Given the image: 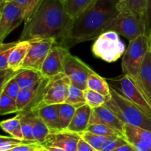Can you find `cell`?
<instances>
[{"instance_id":"obj_1","label":"cell","mask_w":151,"mask_h":151,"mask_svg":"<svg viewBox=\"0 0 151 151\" xmlns=\"http://www.w3.org/2000/svg\"><path fill=\"white\" fill-rule=\"evenodd\" d=\"M72 22L62 0H43L34 14L24 22L19 41L52 38L61 45Z\"/></svg>"},{"instance_id":"obj_2","label":"cell","mask_w":151,"mask_h":151,"mask_svg":"<svg viewBox=\"0 0 151 151\" xmlns=\"http://www.w3.org/2000/svg\"><path fill=\"white\" fill-rule=\"evenodd\" d=\"M119 13L117 0H97L94 5L73 19L61 45L69 49L80 43L97 38Z\"/></svg>"},{"instance_id":"obj_3","label":"cell","mask_w":151,"mask_h":151,"mask_svg":"<svg viewBox=\"0 0 151 151\" xmlns=\"http://www.w3.org/2000/svg\"><path fill=\"white\" fill-rule=\"evenodd\" d=\"M123 123L151 131V117L111 87V96L105 104Z\"/></svg>"},{"instance_id":"obj_4","label":"cell","mask_w":151,"mask_h":151,"mask_svg":"<svg viewBox=\"0 0 151 151\" xmlns=\"http://www.w3.org/2000/svg\"><path fill=\"white\" fill-rule=\"evenodd\" d=\"M150 50V36L145 34L129 41L122 58V74L135 81L139 76L142 64Z\"/></svg>"},{"instance_id":"obj_5","label":"cell","mask_w":151,"mask_h":151,"mask_svg":"<svg viewBox=\"0 0 151 151\" xmlns=\"http://www.w3.org/2000/svg\"><path fill=\"white\" fill-rule=\"evenodd\" d=\"M70 84V79L64 73H60L50 78H45L40 93L39 101L32 110L43 105L65 103L67 99Z\"/></svg>"},{"instance_id":"obj_6","label":"cell","mask_w":151,"mask_h":151,"mask_svg":"<svg viewBox=\"0 0 151 151\" xmlns=\"http://www.w3.org/2000/svg\"><path fill=\"white\" fill-rule=\"evenodd\" d=\"M106 31H114L130 41L146 34L145 22L144 18L137 14L120 12L106 25L104 32Z\"/></svg>"},{"instance_id":"obj_7","label":"cell","mask_w":151,"mask_h":151,"mask_svg":"<svg viewBox=\"0 0 151 151\" xmlns=\"http://www.w3.org/2000/svg\"><path fill=\"white\" fill-rule=\"evenodd\" d=\"M125 50V44L114 31H106L100 34L91 47L94 56L109 63L122 57Z\"/></svg>"},{"instance_id":"obj_8","label":"cell","mask_w":151,"mask_h":151,"mask_svg":"<svg viewBox=\"0 0 151 151\" xmlns=\"http://www.w3.org/2000/svg\"><path fill=\"white\" fill-rule=\"evenodd\" d=\"M110 87L121 96L137 105L148 116L151 117V105L148 103L131 78L122 74L115 78H106Z\"/></svg>"},{"instance_id":"obj_9","label":"cell","mask_w":151,"mask_h":151,"mask_svg":"<svg viewBox=\"0 0 151 151\" xmlns=\"http://www.w3.org/2000/svg\"><path fill=\"white\" fill-rule=\"evenodd\" d=\"M0 8V41L4 38L24 22V13L12 1H4Z\"/></svg>"},{"instance_id":"obj_10","label":"cell","mask_w":151,"mask_h":151,"mask_svg":"<svg viewBox=\"0 0 151 151\" xmlns=\"http://www.w3.org/2000/svg\"><path fill=\"white\" fill-rule=\"evenodd\" d=\"M93 72L94 71L78 57L70 53L66 56L63 73L69 77L72 84L86 90L88 78Z\"/></svg>"},{"instance_id":"obj_11","label":"cell","mask_w":151,"mask_h":151,"mask_svg":"<svg viewBox=\"0 0 151 151\" xmlns=\"http://www.w3.org/2000/svg\"><path fill=\"white\" fill-rule=\"evenodd\" d=\"M29 41L31 46L21 69H33L41 71L46 58L57 43L52 38Z\"/></svg>"},{"instance_id":"obj_12","label":"cell","mask_w":151,"mask_h":151,"mask_svg":"<svg viewBox=\"0 0 151 151\" xmlns=\"http://www.w3.org/2000/svg\"><path fill=\"white\" fill-rule=\"evenodd\" d=\"M69 53L67 47L58 44H55L43 64L41 70L43 76L50 78L63 73L65 60Z\"/></svg>"},{"instance_id":"obj_13","label":"cell","mask_w":151,"mask_h":151,"mask_svg":"<svg viewBox=\"0 0 151 151\" xmlns=\"http://www.w3.org/2000/svg\"><path fill=\"white\" fill-rule=\"evenodd\" d=\"M81 135L68 130L51 132L41 146L53 147L66 150L67 151H77Z\"/></svg>"},{"instance_id":"obj_14","label":"cell","mask_w":151,"mask_h":151,"mask_svg":"<svg viewBox=\"0 0 151 151\" xmlns=\"http://www.w3.org/2000/svg\"><path fill=\"white\" fill-rule=\"evenodd\" d=\"M101 124L106 125L119 133L124 138L125 123L122 122L108 107L103 105L97 108L91 109L89 124Z\"/></svg>"},{"instance_id":"obj_15","label":"cell","mask_w":151,"mask_h":151,"mask_svg":"<svg viewBox=\"0 0 151 151\" xmlns=\"http://www.w3.org/2000/svg\"><path fill=\"white\" fill-rule=\"evenodd\" d=\"M124 138L137 151H151V131L125 124Z\"/></svg>"},{"instance_id":"obj_16","label":"cell","mask_w":151,"mask_h":151,"mask_svg":"<svg viewBox=\"0 0 151 151\" xmlns=\"http://www.w3.org/2000/svg\"><path fill=\"white\" fill-rule=\"evenodd\" d=\"M144 96L146 100L151 105V51L147 52L142 64L137 79L134 81Z\"/></svg>"},{"instance_id":"obj_17","label":"cell","mask_w":151,"mask_h":151,"mask_svg":"<svg viewBox=\"0 0 151 151\" xmlns=\"http://www.w3.org/2000/svg\"><path fill=\"white\" fill-rule=\"evenodd\" d=\"M59 105H43L30 111L36 113L48 126L51 132L58 131L62 130L59 116Z\"/></svg>"},{"instance_id":"obj_18","label":"cell","mask_w":151,"mask_h":151,"mask_svg":"<svg viewBox=\"0 0 151 151\" xmlns=\"http://www.w3.org/2000/svg\"><path fill=\"white\" fill-rule=\"evenodd\" d=\"M91 108L88 105L77 108L72 121L66 130L81 135L87 130L89 124Z\"/></svg>"},{"instance_id":"obj_19","label":"cell","mask_w":151,"mask_h":151,"mask_svg":"<svg viewBox=\"0 0 151 151\" xmlns=\"http://www.w3.org/2000/svg\"><path fill=\"white\" fill-rule=\"evenodd\" d=\"M14 78L21 89H27L40 85L44 77L41 71L33 69H21Z\"/></svg>"},{"instance_id":"obj_20","label":"cell","mask_w":151,"mask_h":151,"mask_svg":"<svg viewBox=\"0 0 151 151\" xmlns=\"http://www.w3.org/2000/svg\"><path fill=\"white\" fill-rule=\"evenodd\" d=\"M30 46L31 42L29 41H19V43L15 47L9 58L8 65L10 69L14 71L21 70Z\"/></svg>"},{"instance_id":"obj_21","label":"cell","mask_w":151,"mask_h":151,"mask_svg":"<svg viewBox=\"0 0 151 151\" xmlns=\"http://www.w3.org/2000/svg\"><path fill=\"white\" fill-rule=\"evenodd\" d=\"M66 11L72 19L82 14L83 13L94 5L97 0H62Z\"/></svg>"},{"instance_id":"obj_22","label":"cell","mask_w":151,"mask_h":151,"mask_svg":"<svg viewBox=\"0 0 151 151\" xmlns=\"http://www.w3.org/2000/svg\"><path fill=\"white\" fill-rule=\"evenodd\" d=\"M29 112L31 115L32 122V133H33L34 139L35 142L40 145H42L47 136L50 134L51 130L48 127V126L45 124L44 121L32 111H26Z\"/></svg>"},{"instance_id":"obj_23","label":"cell","mask_w":151,"mask_h":151,"mask_svg":"<svg viewBox=\"0 0 151 151\" xmlns=\"http://www.w3.org/2000/svg\"><path fill=\"white\" fill-rule=\"evenodd\" d=\"M87 88L97 92L106 97L111 96V87L106 78H103L95 72L89 76L87 81Z\"/></svg>"},{"instance_id":"obj_24","label":"cell","mask_w":151,"mask_h":151,"mask_svg":"<svg viewBox=\"0 0 151 151\" xmlns=\"http://www.w3.org/2000/svg\"><path fill=\"white\" fill-rule=\"evenodd\" d=\"M147 0H121L118 2L119 12H129L144 18Z\"/></svg>"},{"instance_id":"obj_25","label":"cell","mask_w":151,"mask_h":151,"mask_svg":"<svg viewBox=\"0 0 151 151\" xmlns=\"http://www.w3.org/2000/svg\"><path fill=\"white\" fill-rule=\"evenodd\" d=\"M0 126L4 132L9 133L13 137L22 140L24 139L22 133V125H21L20 113L13 118L2 121L0 124Z\"/></svg>"},{"instance_id":"obj_26","label":"cell","mask_w":151,"mask_h":151,"mask_svg":"<svg viewBox=\"0 0 151 151\" xmlns=\"http://www.w3.org/2000/svg\"><path fill=\"white\" fill-rule=\"evenodd\" d=\"M65 103L69 104L76 108L86 105L84 90L71 83L69 86L67 99Z\"/></svg>"},{"instance_id":"obj_27","label":"cell","mask_w":151,"mask_h":151,"mask_svg":"<svg viewBox=\"0 0 151 151\" xmlns=\"http://www.w3.org/2000/svg\"><path fill=\"white\" fill-rule=\"evenodd\" d=\"M5 1H12L22 9L24 13L25 22L36 11L43 0H6Z\"/></svg>"},{"instance_id":"obj_28","label":"cell","mask_w":151,"mask_h":151,"mask_svg":"<svg viewBox=\"0 0 151 151\" xmlns=\"http://www.w3.org/2000/svg\"><path fill=\"white\" fill-rule=\"evenodd\" d=\"M76 107L67 103L59 105V116L61 130H66L72 121Z\"/></svg>"},{"instance_id":"obj_29","label":"cell","mask_w":151,"mask_h":151,"mask_svg":"<svg viewBox=\"0 0 151 151\" xmlns=\"http://www.w3.org/2000/svg\"><path fill=\"white\" fill-rule=\"evenodd\" d=\"M19 43V40L13 42L1 43L0 44V70L8 69L9 58L13 50Z\"/></svg>"},{"instance_id":"obj_30","label":"cell","mask_w":151,"mask_h":151,"mask_svg":"<svg viewBox=\"0 0 151 151\" xmlns=\"http://www.w3.org/2000/svg\"><path fill=\"white\" fill-rule=\"evenodd\" d=\"M19 113H20L21 115V125H22V130L24 139L25 140L30 141V142L37 143L35 142V139H34L33 133H32V122L30 113L21 112Z\"/></svg>"},{"instance_id":"obj_31","label":"cell","mask_w":151,"mask_h":151,"mask_svg":"<svg viewBox=\"0 0 151 151\" xmlns=\"http://www.w3.org/2000/svg\"><path fill=\"white\" fill-rule=\"evenodd\" d=\"M85 93L86 101V105H88L91 109L93 108H97L99 107H101L106 104V101L109 98L97 93V92L91 90L90 89L87 88L84 90Z\"/></svg>"},{"instance_id":"obj_32","label":"cell","mask_w":151,"mask_h":151,"mask_svg":"<svg viewBox=\"0 0 151 151\" xmlns=\"http://www.w3.org/2000/svg\"><path fill=\"white\" fill-rule=\"evenodd\" d=\"M14 113H19L16 100L4 93H0V114L3 115Z\"/></svg>"},{"instance_id":"obj_33","label":"cell","mask_w":151,"mask_h":151,"mask_svg":"<svg viewBox=\"0 0 151 151\" xmlns=\"http://www.w3.org/2000/svg\"><path fill=\"white\" fill-rule=\"evenodd\" d=\"M33 143H35V142L25 140V139L22 140V139H16L13 136L8 137V136H0V151H7L23 144Z\"/></svg>"},{"instance_id":"obj_34","label":"cell","mask_w":151,"mask_h":151,"mask_svg":"<svg viewBox=\"0 0 151 151\" xmlns=\"http://www.w3.org/2000/svg\"><path fill=\"white\" fill-rule=\"evenodd\" d=\"M86 131L94 133V134L100 135V136H107V137H114V136H116V137H122L119 133H116L113 129L101 124H88Z\"/></svg>"},{"instance_id":"obj_35","label":"cell","mask_w":151,"mask_h":151,"mask_svg":"<svg viewBox=\"0 0 151 151\" xmlns=\"http://www.w3.org/2000/svg\"><path fill=\"white\" fill-rule=\"evenodd\" d=\"M81 137L91 146H92L94 149L97 150H100V147L103 144L109 139V137L107 136H100V135L94 134V133H90V132L86 131L81 134Z\"/></svg>"},{"instance_id":"obj_36","label":"cell","mask_w":151,"mask_h":151,"mask_svg":"<svg viewBox=\"0 0 151 151\" xmlns=\"http://www.w3.org/2000/svg\"><path fill=\"white\" fill-rule=\"evenodd\" d=\"M128 143L125 138L122 137H109L100 147L99 151H112L119 147L122 146Z\"/></svg>"},{"instance_id":"obj_37","label":"cell","mask_w":151,"mask_h":151,"mask_svg":"<svg viewBox=\"0 0 151 151\" xmlns=\"http://www.w3.org/2000/svg\"><path fill=\"white\" fill-rule=\"evenodd\" d=\"M20 90L21 88L18 84L17 81H16L15 78H13L2 88L0 89V93H4L9 97L16 100Z\"/></svg>"},{"instance_id":"obj_38","label":"cell","mask_w":151,"mask_h":151,"mask_svg":"<svg viewBox=\"0 0 151 151\" xmlns=\"http://www.w3.org/2000/svg\"><path fill=\"white\" fill-rule=\"evenodd\" d=\"M19 70L14 71L10 68L7 70H0V89L2 88L10 79L14 78Z\"/></svg>"},{"instance_id":"obj_39","label":"cell","mask_w":151,"mask_h":151,"mask_svg":"<svg viewBox=\"0 0 151 151\" xmlns=\"http://www.w3.org/2000/svg\"><path fill=\"white\" fill-rule=\"evenodd\" d=\"M144 19L146 25V34L149 35L151 32V0H147Z\"/></svg>"},{"instance_id":"obj_40","label":"cell","mask_w":151,"mask_h":151,"mask_svg":"<svg viewBox=\"0 0 151 151\" xmlns=\"http://www.w3.org/2000/svg\"><path fill=\"white\" fill-rule=\"evenodd\" d=\"M41 147V145L37 143L23 144L7 151H36Z\"/></svg>"},{"instance_id":"obj_41","label":"cell","mask_w":151,"mask_h":151,"mask_svg":"<svg viewBox=\"0 0 151 151\" xmlns=\"http://www.w3.org/2000/svg\"><path fill=\"white\" fill-rule=\"evenodd\" d=\"M77 151H98L94 149L92 146L87 143L85 140L81 138L78 144V150Z\"/></svg>"},{"instance_id":"obj_42","label":"cell","mask_w":151,"mask_h":151,"mask_svg":"<svg viewBox=\"0 0 151 151\" xmlns=\"http://www.w3.org/2000/svg\"><path fill=\"white\" fill-rule=\"evenodd\" d=\"M112 151H137L135 148L132 146L131 144H130L129 143H127L125 144L122 145V146L119 147L116 149Z\"/></svg>"},{"instance_id":"obj_43","label":"cell","mask_w":151,"mask_h":151,"mask_svg":"<svg viewBox=\"0 0 151 151\" xmlns=\"http://www.w3.org/2000/svg\"><path fill=\"white\" fill-rule=\"evenodd\" d=\"M44 148L47 150L49 151H67L66 150L61 149V148H58V147H45Z\"/></svg>"},{"instance_id":"obj_44","label":"cell","mask_w":151,"mask_h":151,"mask_svg":"<svg viewBox=\"0 0 151 151\" xmlns=\"http://www.w3.org/2000/svg\"><path fill=\"white\" fill-rule=\"evenodd\" d=\"M149 36H150V50L151 51V32L150 33V34H149Z\"/></svg>"},{"instance_id":"obj_45","label":"cell","mask_w":151,"mask_h":151,"mask_svg":"<svg viewBox=\"0 0 151 151\" xmlns=\"http://www.w3.org/2000/svg\"><path fill=\"white\" fill-rule=\"evenodd\" d=\"M41 150H42V151H49V150H47V149H46V148L43 147H42V146H41Z\"/></svg>"},{"instance_id":"obj_46","label":"cell","mask_w":151,"mask_h":151,"mask_svg":"<svg viewBox=\"0 0 151 151\" xmlns=\"http://www.w3.org/2000/svg\"><path fill=\"white\" fill-rule=\"evenodd\" d=\"M6 0H0V4H2V3L4 2Z\"/></svg>"},{"instance_id":"obj_47","label":"cell","mask_w":151,"mask_h":151,"mask_svg":"<svg viewBox=\"0 0 151 151\" xmlns=\"http://www.w3.org/2000/svg\"><path fill=\"white\" fill-rule=\"evenodd\" d=\"M41 147H39V148H38V150H36V151H42V150H41Z\"/></svg>"},{"instance_id":"obj_48","label":"cell","mask_w":151,"mask_h":151,"mask_svg":"<svg viewBox=\"0 0 151 151\" xmlns=\"http://www.w3.org/2000/svg\"><path fill=\"white\" fill-rule=\"evenodd\" d=\"M117 1H118V2H119V1H120L121 0H117Z\"/></svg>"}]
</instances>
